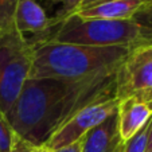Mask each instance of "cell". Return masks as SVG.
I'll list each match as a JSON object with an SVG mask.
<instances>
[{
    "label": "cell",
    "mask_w": 152,
    "mask_h": 152,
    "mask_svg": "<svg viewBox=\"0 0 152 152\" xmlns=\"http://www.w3.org/2000/svg\"><path fill=\"white\" fill-rule=\"evenodd\" d=\"M116 93V73L83 80L28 78L6 113L14 131L42 145L88 104Z\"/></svg>",
    "instance_id": "6da1fadb"
},
{
    "label": "cell",
    "mask_w": 152,
    "mask_h": 152,
    "mask_svg": "<svg viewBox=\"0 0 152 152\" xmlns=\"http://www.w3.org/2000/svg\"><path fill=\"white\" fill-rule=\"evenodd\" d=\"M32 43V66L30 78L83 80L96 75L115 74L128 47H93L59 43L38 38Z\"/></svg>",
    "instance_id": "7a4b0ae2"
},
{
    "label": "cell",
    "mask_w": 152,
    "mask_h": 152,
    "mask_svg": "<svg viewBox=\"0 0 152 152\" xmlns=\"http://www.w3.org/2000/svg\"><path fill=\"white\" fill-rule=\"evenodd\" d=\"M141 27L132 19L115 20L101 18H82L72 14L57 24L55 32L49 37H42L47 40L59 43H73L93 47L121 46L132 49L139 45Z\"/></svg>",
    "instance_id": "3957f363"
},
{
    "label": "cell",
    "mask_w": 152,
    "mask_h": 152,
    "mask_svg": "<svg viewBox=\"0 0 152 152\" xmlns=\"http://www.w3.org/2000/svg\"><path fill=\"white\" fill-rule=\"evenodd\" d=\"M32 43L16 28L0 30V112L16 102L32 66Z\"/></svg>",
    "instance_id": "277c9868"
},
{
    "label": "cell",
    "mask_w": 152,
    "mask_h": 152,
    "mask_svg": "<svg viewBox=\"0 0 152 152\" xmlns=\"http://www.w3.org/2000/svg\"><path fill=\"white\" fill-rule=\"evenodd\" d=\"M116 97L152 106V43H139L129 50L116 72Z\"/></svg>",
    "instance_id": "5b68a950"
},
{
    "label": "cell",
    "mask_w": 152,
    "mask_h": 152,
    "mask_svg": "<svg viewBox=\"0 0 152 152\" xmlns=\"http://www.w3.org/2000/svg\"><path fill=\"white\" fill-rule=\"evenodd\" d=\"M118 106V98L116 93L108 94L80 109L70 120H67L57 132L47 140L45 145L58 151L66 145L80 141L90 129L101 124L110 115L116 113Z\"/></svg>",
    "instance_id": "8992f818"
},
{
    "label": "cell",
    "mask_w": 152,
    "mask_h": 152,
    "mask_svg": "<svg viewBox=\"0 0 152 152\" xmlns=\"http://www.w3.org/2000/svg\"><path fill=\"white\" fill-rule=\"evenodd\" d=\"M59 23L55 18H50L37 0H19L14 16V26L22 35L50 34V30Z\"/></svg>",
    "instance_id": "52a82bcc"
},
{
    "label": "cell",
    "mask_w": 152,
    "mask_h": 152,
    "mask_svg": "<svg viewBox=\"0 0 152 152\" xmlns=\"http://www.w3.org/2000/svg\"><path fill=\"white\" fill-rule=\"evenodd\" d=\"M123 147L124 141L118 132L116 113L90 129L81 139V152H123Z\"/></svg>",
    "instance_id": "ba28073f"
},
{
    "label": "cell",
    "mask_w": 152,
    "mask_h": 152,
    "mask_svg": "<svg viewBox=\"0 0 152 152\" xmlns=\"http://www.w3.org/2000/svg\"><path fill=\"white\" fill-rule=\"evenodd\" d=\"M116 116H117V126L121 140L125 143L151 120L152 106L135 98H124L118 100Z\"/></svg>",
    "instance_id": "9c48e42d"
},
{
    "label": "cell",
    "mask_w": 152,
    "mask_h": 152,
    "mask_svg": "<svg viewBox=\"0 0 152 152\" xmlns=\"http://www.w3.org/2000/svg\"><path fill=\"white\" fill-rule=\"evenodd\" d=\"M152 3V0H101L98 3L78 8L74 14L82 18H101V19L128 20Z\"/></svg>",
    "instance_id": "30bf717a"
},
{
    "label": "cell",
    "mask_w": 152,
    "mask_h": 152,
    "mask_svg": "<svg viewBox=\"0 0 152 152\" xmlns=\"http://www.w3.org/2000/svg\"><path fill=\"white\" fill-rule=\"evenodd\" d=\"M15 135H16V132L14 131L6 113L0 112V152L11 151Z\"/></svg>",
    "instance_id": "8fae6325"
},
{
    "label": "cell",
    "mask_w": 152,
    "mask_h": 152,
    "mask_svg": "<svg viewBox=\"0 0 152 152\" xmlns=\"http://www.w3.org/2000/svg\"><path fill=\"white\" fill-rule=\"evenodd\" d=\"M148 129H149V121L133 137H131L128 141L124 143L123 152H145L147 140H148Z\"/></svg>",
    "instance_id": "7c38bea8"
},
{
    "label": "cell",
    "mask_w": 152,
    "mask_h": 152,
    "mask_svg": "<svg viewBox=\"0 0 152 152\" xmlns=\"http://www.w3.org/2000/svg\"><path fill=\"white\" fill-rule=\"evenodd\" d=\"M19 0H0V30L14 27V16Z\"/></svg>",
    "instance_id": "4fadbf2b"
},
{
    "label": "cell",
    "mask_w": 152,
    "mask_h": 152,
    "mask_svg": "<svg viewBox=\"0 0 152 152\" xmlns=\"http://www.w3.org/2000/svg\"><path fill=\"white\" fill-rule=\"evenodd\" d=\"M50 1L55 6H58L57 16H55L58 22H61L69 15L74 14L83 3V0H50Z\"/></svg>",
    "instance_id": "5bb4252c"
},
{
    "label": "cell",
    "mask_w": 152,
    "mask_h": 152,
    "mask_svg": "<svg viewBox=\"0 0 152 152\" xmlns=\"http://www.w3.org/2000/svg\"><path fill=\"white\" fill-rule=\"evenodd\" d=\"M133 22L139 24L143 30H148L152 31V3L141 8L137 14L133 16Z\"/></svg>",
    "instance_id": "9a60e30c"
},
{
    "label": "cell",
    "mask_w": 152,
    "mask_h": 152,
    "mask_svg": "<svg viewBox=\"0 0 152 152\" xmlns=\"http://www.w3.org/2000/svg\"><path fill=\"white\" fill-rule=\"evenodd\" d=\"M38 145L27 141L26 139H23L22 136H19L16 133L12 141V147L10 152H37Z\"/></svg>",
    "instance_id": "2e32d148"
},
{
    "label": "cell",
    "mask_w": 152,
    "mask_h": 152,
    "mask_svg": "<svg viewBox=\"0 0 152 152\" xmlns=\"http://www.w3.org/2000/svg\"><path fill=\"white\" fill-rule=\"evenodd\" d=\"M55 152H81V140L77 141V143H73L70 145H66L63 147V148L58 149Z\"/></svg>",
    "instance_id": "e0dca14e"
},
{
    "label": "cell",
    "mask_w": 152,
    "mask_h": 152,
    "mask_svg": "<svg viewBox=\"0 0 152 152\" xmlns=\"http://www.w3.org/2000/svg\"><path fill=\"white\" fill-rule=\"evenodd\" d=\"M139 43H152V31L141 28V37Z\"/></svg>",
    "instance_id": "ac0fdd59"
},
{
    "label": "cell",
    "mask_w": 152,
    "mask_h": 152,
    "mask_svg": "<svg viewBox=\"0 0 152 152\" xmlns=\"http://www.w3.org/2000/svg\"><path fill=\"white\" fill-rule=\"evenodd\" d=\"M145 152H152V117L149 120V129H148V140H147V149Z\"/></svg>",
    "instance_id": "d6986e66"
},
{
    "label": "cell",
    "mask_w": 152,
    "mask_h": 152,
    "mask_svg": "<svg viewBox=\"0 0 152 152\" xmlns=\"http://www.w3.org/2000/svg\"><path fill=\"white\" fill-rule=\"evenodd\" d=\"M37 152H55V151L51 149V148H49V147L45 145V144H42V145H38Z\"/></svg>",
    "instance_id": "ffe728a7"
},
{
    "label": "cell",
    "mask_w": 152,
    "mask_h": 152,
    "mask_svg": "<svg viewBox=\"0 0 152 152\" xmlns=\"http://www.w3.org/2000/svg\"><path fill=\"white\" fill-rule=\"evenodd\" d=\"M98 1H101V0H83V3L81 7H85V6H90V4H94V3H98ZM80 7V8H81Z\"/></svg>",
    "instance_id": "44dd1931"
}]
</instances>
